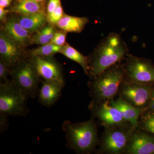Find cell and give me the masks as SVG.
I'll return each instance as SVG.
<instances>
[{
	"mask_svg": "<svg viewBox=\"0 0 154 154\" xmlns=\"http://www.w3.org/2000/svg\"><path fill=\"white\" fill-rule=\"evenodd\" d=\"M3 30L20 47H26L30 44L32 33L22 27L18 22L17 17H9L5 23Z\"/></svg>",
	"mask_w": 154,
	"mask_h": 154,
	"instance_id": "cell-12",
	"label": "cell"
},
{
	"mask_svg": "<svg viewBox=\"0 0 154 154\" xmlns=\"http://www.w3.org/2000/svg\"><path fill=\"white\" fill-rule=\"evenodd\" d=\"M9 12L10 11L8 9L0 8V20L1 22H5V23L6 22L8 19L7 15Z\"/></svg>",
	"mask_w": 154,
	"mask_h": 154,
	"instance_id": "cell-27",
	"label": "cell"
},
{
	"mask_svg": "<svg viewBox=\"0 0 154 154\" xmlns=\"http://www.w3.org/2000/svg\"><path fill=\"white\" fill-rule=\"evenodd\" d=\"M153 89L151 85L124 80L119 91L120 98L134 107L145 111L149 104Z\"/></svg>",
	"mask_w": 154,
	"mask_h": 154,
	"instance_id": "cell-7",
	"label": "cell"
},
{
	"mask_svg": "<svg viewBox=\"0 0 154 154\" xmlns=\"http://www.w3.org/2000/svg\"><path fill=\"white\" fill-rule=\"evenodd\" d=\"M63 15V9L62 7L61 4H60L52 13L47 15L48 22L49 23L50 25L53 26L56 25Z\"/></svg>",
	"mask_w": 154,
	"mask_h": 154,
	"instance_id": "cell-23",
	"label": "cell"
},
{
	"mask_svg": "<svg viewBox=\"0 0 154 154\" xmlns=\"http://www.w3.org/2000/svg\"><path fill=\"white\" fill-rule=\"evenodd\" d=\"M30 60L39 78L44 81L56 82L64 86L62 67L53 57H33Z\"/></svg>",
	"mask_w": 154,
	"mask_h": 154,
	"instance_id": "cell-8",
	"label": "cell"
},
{
	"mask_svg": "<svg viewBox=\"0 0 154 154\" xmlns=\"http://www.w3.org/2000/svg\"><path fill=\"white\" fill-rule=\"evenodd\" d=\"M63 130L68 145L75 151L85 153L95 148L98 138L96 126L93 120L75 123L65 121Z\"/></svg>",
	"mask_w": 154,
	"mask_h": 154,
	"instance_id": "cell-3",
	"label": "cell"
},
{
	"mask_svg": "<svg viewBox=\"0 0 154 154\" xmlns=\"http://www.w3.org/2000/svg\"><path fill=\"white\" fill-rule=\"evenodd\" d=\"M60 53L66 57L68 58L79 64L82 68L86 74H89V56L83 55L76 49L70 45L66 43L60 51Z\"/></svg>",
	"mask_w": 154,
	"mask_h": 154,
	"instance_id": "cell-19",
	"label": "cell"
},
{
	"mask_svg": "<svg viewBox=\"0 0 154 154\" xmlns=\"http://www.w3.org/2000/svg\"><path fill=\"white\" fill-rule=\"evenodd\" d=\"M146 110H154V89L152 91L150 101Z\"/></svg>",
	"mask_w": 154,
	"mask_h": 154,
	"instance_id": "cell-29",
	"label": "cell"
},
{
	"mask_svg": "<svg viewBox=\"0 0 154 154\" xmlns=\"http://www.w3.org/2000/svg\"><path fill=\"white\" fill-rule=\"evenodd\" d=\"M124 80V64L120 62L94 77L91 83V95L94 99V104H101L113 99Z\"/></svg>",
	"mask_w": 154,
	"mask_h": 154,
	"instance_id": "cell-2",
	"label": "cell"
},
{
	"mask_svg": "<svg viewBox=\"0 0 154 154\" xmlns=\"http://www.w3.org/2000/svg\"><path fill=\"white\" fill-rule=\"evenodd\" d=\"M11 81L27 94L35 98L39 92V77L30 60L25 59L11 71Z\"/></svg>",
	"mask_w": 154,
	"mask_h": 154,
	"instance_id": "cell-5",
	"label": "cell"
},
{
	"mask_svg": "<svg viewBox=\"0 0 154 154\" xmlns=\"http://www.w3.org/2000/svg\"><path fill=\"white\" fill-rule=\"evenodd\" d=\"M67 32L61 30V31H56L54 37L50 43L57 46L63 47L66 44Z\"/></svg>",
	"mask_w": 154,
	"mask_h": 154,
	"instance_id": "cell-24",
	"label": "cell"
},
{
	"mask_svg": "<svg viewBox=\"0 0 154 154\" xmlns=\"http://www.w3.org/2000/svg\"><path fill=\"white\" fill-rule=\"evenodd\" d=\"M14 0H0V8H6L11 7Z\"/></svg>",
	"mask_w": 154,
	"mask_h": 154,
	"instance_id": "cell-28",
	"label": "cell"
},
{
	"mask_svg": "<svg viewBox=\"0 0 154 154\" xmlns=\"http://www.w3.org/2000/svg\"><path fill=\"white\" fill-rule=\"evenodd\" d=\"M140 127L154 134V110H146L141 114Z\"/></svg>",
	"mask_w": 154,
	"mask_h": 154,
	"instance_id": "cell-21",
	"label": "cell"
},
{
	"mask_svg": "<svg viewBox=\"0 0 154 154\" xmlns=\"http://www.w3.org/2000/svg\"><path fill=\"white\" fill-rule=\"evenodd\" d=\"M22 48L15 42L4 30L0 33V54L9 68L14 69L22 61L25 56Z\"/></svg>",
	"mask_w": 154,
	"mask_h": 154,
	"instance_id": "cell-10",
	"label": "cell"
},
{
	"mask_svg": "<svg viewBox=\"0 0 154 154\" xmlns=\"http://www.w3.org/2000/svg\"><path fill=\"white\" fill-rule=\"evenodd\" d=\"M64 86L54 82L43 81L38 92V99L42 105L50 107L54 105L61 95Z\"/></svg>",
	"mask_w": 154,
	"mask_h": 154,
	"instance_id": "cell-14",
	"label": "cell"
},
{
	"mask_svg": "<svg viewBox=\"0 0 154 154\" xmlns=\"http://www.w3.org/2000/svg\"><path fill=\"white\" fill-rule=\"evenodd\" d=\"M127 153L154 154V137L144 132L131 134L127 146Z\"/></svg>",
	"mask_w": 154,
	"mask_h": 154,
	"instance_id": "cell-11",
	"label": "cell"
},
{
	"mask_svg": "<svg viewBox=\"0 0 154 154\" xmlns=\"http://www.w3.org/2000/svg\"><path fill=\"white\" fill-rule=\"evenodd\" d=\"M29 96L11 81L0 84V113L8 116H25L29 110L27 101Z\"/></svg>",
	"mask_w": 154,
	"mask_h": 154,
	"instance_id": "cell-4",
	"label": "cell"
},
{
	"mask_svg": "<svg viewBox=\"0 0 154 154\" xmlns=\"http://www.w3.org/2000/svg\"><path fill=\"white\" fill-rule=\"evenodd\" d=\"M22 1V0H14V1ZM32 1H35V2H44L45 1H47L48 0H32Z\"/></svg>",
	"mask_w": 154,
	"mask_h": 154,
	"instance_id": "cell-30",
	"label": "cell"
},
{
	"mask_svg": "<svg viewBox=\"0 0 154 154\" xmlns=\"http://www.w3.org/2000/svg\"><path fill=\"white\" fill-rule=\"evenodd\" d=\"M46 12L29 15H19L17 19L20 25L26 30L33 33L37 32L44 28L47 21Z\"/></svg>",
	"mask_w": 154,
	"mask_h": 154,
	"instance_id": "cell-17",
	"label": "cell"
},
{
	"mask_svg": "<svg viewBox=\"0 0 154 154\" xmlns=\"http://www.w3.org/2000/svg\"><path fill=\"white\" fill-rule=\"evenodd\" d=\"M109 104L118 108L125 120L129 122L134 128L137 126L139 117L143 110L134 107L120 97L116 100L111 99Z\"/></svg>",
	"mask_w": 154,
	"mask_h": 154,
	"instance_id": "cell-16",
	"label": "cell"
},
{
	"mask_svg": "<svg viewBox=\"0 0 154 154\" xmlns=\"http://www.w3.org/2000/svg\"><path fill=\"white\" fill-rule=\"evenodd\" d=\"M5 62L2 57L0 58V80L2 82L8 81V76L10 74L11 71Z\"/></svg>",
	"mask_w": 154,
	"mask_h": 154,
	"instance_id": "cell-25",
	"label": "cell"
},
{
	"mask_svg": "<svg viewBox=\"0 0 154 154\" xmlns=\"http://www.w3.org/2000/svg\"><path fill=\"white\" fill-rule=\"evenodd\" d=\"M109 101L98 104L96 107V115L102 123L107 126H116L125 121L118 108L109 104Z\"/></svg>",
	"mask_w": 154,
	"mask_h": 154,
	"instance_id": "cell-13",
	"label": "cell"
},
{
	"mask_svg": "<svg viewBox=\"0 0 154 154\" xmlns=\"http://www.w3.org/2000/svg\"><path fill=\"white\" fill-rule=\"evenodd\" d=\"M60 4L61 0H48L46 8L47 15L52 13Z\"/></svg>",
	"mask_w": 154,
	"mask_h": 154,
	"instance_id": "cell-26",
	"label": "cell"
},
{
	"mask_svg": "<svg viewBox=\"0 0 154 154\" xmlns=\"http://www.w3.org/2000/svg\"><path fill=\"white\" fill-rule=\"evenodd\" d=\"M125 42L117 33L103 38L89 56V75L94 78L120 62L128 53Z\"/></svg>",
	"mask_w": 154,
	"mask_h": 154,
	"instance_id": "cell-1",
	"label": "cell"
},
{
	"mask_svg": "<svg viewBox=\"0 0 154 154\" xmlns=\"http://www.w3.org/2000/svg\"><path fill=\"white\" fill-rule=\"evenodd\" d=\"M114 126H108L102 138V149L108 153L120 154L126 149L131 134Z\"/></svg>",
	"mask_w": 154,
	"mask_h": 154,
	"instance_id": "cell-9",
	"label": "cell"
},
{
	"mask_svg": "<svg viewBox=\"0 0 154 154\" xmlns=\"http://www.w3.org/2000/svg\"><path fill=\"white\" fill-rule=\"evenodd\" d=\"M51 41V39L43 28L32 36L30 44H37L42 45L48 44L50 43Z\"/></svg>",
	"mask_w": 154,
	"mask_h": 154,
	"instance_id": "cell-22",
	"label": "cell"
},
{
	"mask_svg": "<svg viewBox=\"0 0 154 154\" xmlns=\"http://www.w3.org/2000/svg\"><path fill=\"white\" fill-rule=\"evenodd\" d=\"M48 1L44 2H37L32 0L14 1L8 10L10 12L18 15L46 13Z\"/></svg>",
	"mask_w": 154,
	"mask_h": 154,
	"instance_id": "cell-15",
	"label": "cell"
},
{
	"mask_svg": "<svg viewBox=\"0 0 154 154\" xmlns=\"http://www.w3.org/2000/svg\"><path fill=\"white\" fill-rule=\"evenodd\" d=\"M124 64L125 80L143 85L154 83V65L150 60L127 54Z\"/></svg>",
	"mask_w": 154,
	"mask_h": 154,
	"instance_id": "cell-6",
	"label": "cell"
},
{
	"mask_svg": "<svg viewBox=\"0 0 154 154\" xmlns=\"http://www.w3.org/2000/svg\"><path fill=\"white\" fill-rule=\"evenodd\" d=\"M61 48L62 47L60 46L49 43L32 50L29 52V55L31 57H53L56 54L60 52Z\"/></svg>",
	"mask_w": 154,
	"mask_h": 154,
	"instance_id": "cell-20",
	"label": "cell"
},
{
	"mask_svg": "<svg viewBox=\"0 0 154 154\" xmlns=\"http://www.w3.org/2000/svg\"><path fill=\"white\" fill-rule=\"evenodd\" d=\"M88 22L89 19L87 17H73L64 14L56 26L66 32L79 33L84 30Z\"/></svg>",
	"mask_w": 154,
	"mask_h": 154,
	"instance_id": "cell-18",
	"label": "cell"
}]
</instances>
